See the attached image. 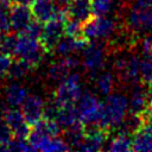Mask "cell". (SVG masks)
Returning <instances> with one entry per match:
<instances>
[{
	"label": "cell",
	"instance_id": "1",
	"mask_svg": "<svg viewBox=\"0 0 152 152\" xmlns=\"http://www.w3.org/2000/svg\"><path fill=\"white\" fill-rule=\"evenodd\" d=\"M128 97L121 93H110L102 102L100 127L106 131L118 128L128 114Z\"/></svg>",
	"mask_w": 152,
	"mask_h": 152
},
{
	"label": "cell",
	"instance_id": "2",
	"mask_svg": "<svg viewBox=\"0 0 152 152\" xmlns=\"http://www.w3.org/2000/svg\"><path fill=\"white\" fill-rule=\"evenodd\" d=\"M83 93L81 76L75 72H70L62 81L58 82V86L55 89L53 102L57 107H63L66 104H74L78 101Z\"/></svg>",
	"mask_w": 152,
	"mask_h": 152
},
{
	"label": "cell",
	"instance_id": "3",
	"mask_svg": "<svg viewBox=\"0 0 152 152\" xmlns=\"http://www.w3.org/2000/svg\"><path fill=\"white\" fill-rule=\"evenodd\" d=\"M45 52L48 51L45 50L40 39L32 38L25 34H19V37H17V43L13 52V56L15 58L23 59L34 68L42 62Z\"/></svg>",
	"mask_w": 152,
	"mask_h": 152
},
{
	"label": "cell",
	"instance_id": "4",
	"mask_svg": "<svg viewBox=\"0 0 152 152\" xmlns=\"http://www.w3.org/2000/svg\"><path fill=\"white\" fill-rule=\"evenodd\" d=\"M116 30L113 18L106 15H93L82 25V38L86 40H103L110 38Z\"/></svg>",
	"mask_w": 152,
	"mask_h": 152
},
{
	"label": "cell",
	"instance_id": "5",
	"mask_svg": "<svg viewBox=\"0 0 152 152\" xmlns=\"http://www.w3.org/2000/svg\"><path fill=\"white\" fill-rule=\"evenodd\" d=\"M61 126L53 119L42 118L36 124H33L30 128V133L27 135V141L31 145L32 150L40 151L43 145L53 137H58L61 134Z\"/></svg>",
	"mask_w": 152,
	"mask_h": 152
},
{
	"label": "cell",
	"instance_id": "6",
	"mask_svg": "<svg viewBox=\"0 0 152 152\" xmlns=\"http://www.w3.org/2000/svg\"><path fill=\"white\" fill-rule=\"evenodd\" d=\"M114 71L116 76L127 84L140 82V56L126 52L115 58Z\"/></svg>",
	"mask_w": 152,
	"mask_h": 152
},
{
	"label": "cell",
	"instance_id": "7",
	"mask_svg": "<svg viewBox=\"0 0 152 152\" xmlns=\"http://www.w3.org/2000/svg\"><path fill=\"white\" fill-rule=\"evenodd\" d=\"M80 121L83 126L99 125L102 115V102L90 91H83L76 102Z\"/></svg>",
	"mask_w": 152,
	"mask_h": 152
},
{
	"label": "cell",
	"instance_id": "8",
	"mask_svg": "<svg viewBox=\"0 0 152 152\" xmlns=\"http://www.w3.org/2000/svg\"><path fill=\"white\" fill-rule=\"evenodd\" d=\"M106 63V49L101 40H89L82 50V65L90 75H97Z\"/></svg>",
	"mask_w": 152,
	"mask_h": 152
},
{
	"label": "cell",
	"instance_id": "9",
	"mask_svg": "<svg viewBox=\"0 0 152 152\" xmlns=\"http://www.w3.org/2000/svg\"><path fill=\"white\" fill-rule=\"evenodd\" d=\"M65 19H66V12L58 10L56 15L52 19L44 23L43 32H42V36H40V42H42V44L44 45V48L48 52L53 50L56 44L63 37Z\"/></svg>",
	"mask_w": 152,
	"mask_h": 152
},
{
	"label": "cell",
	"instance_id": "10",
	"mask_svg": "<svg viewBox=\"0 0 152 152\" xmlns=\"http://www.w3.org/2000/svg\"><path fill=\"white\" fill-rule=\"evenodd\" d=\"M127 25L135 33L148 32L152 27V5L135 2L128 12Z\"/></svg>",
	"mask_w": 152,
	"mask_h": 152
},
{
	"label": "cell",
	"instance_id": "11",
	"mask_svg": "<svg viewBox=\"0 0 152 152\" xmlns=\"http://www.w3.org/2000/svg\"><path fill=\"white\" fill-rule=\"evenodd\" d=\"M83 127H84V134H83L78 150L87 151V152L104 150V144L107 140L108 131L103 129L99 125H89V126H83Z\"/></svg>",
	"mask_w": 152,
	"mask_h": 152
},
{
	"label": "cell",
	"instance_id": "12",
	"mask_svg": "<svg viewBox=\"0 0 152 152\" xmlns=\"http://www.w3.org/2000/svg\"><path fill=\"white\" fill-rule=\"evenodd\" d=\"M2 115L6 120V122L8 124V126L11 127L14 137L27 139L31 126L28 125L23 112L19 110V108L5 107L2 110Z\"/></svg>",
	"mask_w": 152,
	"mask_h": 152
},
{
	"label": "cell",
	"instance_id": "13",
	"mask_svg": "<svg viewBox=\"0 0 152 152\" xmlns=\"http://www.w3.org/2000/svg\"><path fill=\"white\" fill-rule=\"evenodd\" d=\"M33 19V14L30 6L14 4L10 6V20H11V30L15 33H21L26 26Z\"/></svg>",
	"mask_w": 152,
	"mask_h": 152
},
{
	"label": "cell",
	"instance_id": "14",
	"mask_svg": "<svg viewBox=\"0 0 152 152\" xmlns=\"http://www.w3.org/2000/svg\"><path fill=\"white\" fill-rule=\"evenodd\" d=\"M77 65H78V61L74 56L71 55L64 56L61 59L49 65L46 76L52 82H59L65 76H68L70 72H72V70L76 69Z\"/></svg>",
	"mask_w": 152,
	"mask_h": 152
},
{
	"label": "cell",
	"instance_id": "15",
	"mask_svg": "<svg viewBox=\"0 0 152 152\" xmlns=\"http://www.w3.org/2000/svg\"><path fill=\"white\" fill-rule=\"evenodd\" d=\"M146 84L139 82L133 84V89L131 91L128 99V108L129 113L133 114H141L151 103L150 95H148V87L145 88Z\"/></svg>",
	"mask_w": 152,
	"mask_h": 152
},
{
	"label": "cell",
	"instance_id": "16",
	"mask_svg": "<svg viewBox=\"0 0 152 152\" xmlns=\"http://www.w3.org/2000/svg\"><path fill=\"white\" fill-rule=\"evenodd\" d=\"M45 102L38 95H28L21 104V112L30 126L40 120L44 115Z\"/></svg>",
	"mask_w": 152,
	"mask_h": 152
},
{
	"label": "cell",
	"instance_id": "17",
	"mask_svg": "<svg viewBox=\"0 0 152 152\" xmlns=\"http://www.w3.org/2000/svg\"><path fill=\"white\" fill-rule=\"evenodd\" d=\"M88 40L83 39L82 37H71L68 34H63V37L59 39V42L53 48V51L56 55H59L61 57L72 55L75 52H78L84 49Z\"/></svg>",
	"mask_w": 152,
	"mask_h": 152
},
{
	"label": "cell",
	"instance_id": "18",
	"mask_svg": "<svg viewBox=\"0 0 152 152\" xmlns=\"http://www.w3.org/2000/svg\"><path fill=\"white\" fill-rule=\"evenodd\" d=\"M132 151H152V125L145 124L134 132L132 137Z\"/></svg>",
	"mask_w": 152,
	"mask_h": 152
},
{
	"label": "cell",
	"instance_id": "19",
	"mask_svg": "<svg viewBox=\"0 0 152 152\" xmlns=\"http://www.w3.org/2000/svg\"><path fill=\"white\" fill-rule=\"evenodd\" d=\"M66 15L84 24L94 15L91 0H72L66 10Z\"/></svg>",
	"mask_w": 152,
	"mask_h": 152
},
{
	"label": "cell",
	"instance_id": "20",
	"mask_svg": "<svg viewBox=\"0 0 152 152\" xmlns=\"http://www.w3.org/2000/svg\"><path fill=\"white\" fill-rule=\"evenodd\" d=\"M30 7L33 18L42 23H46L52 19L58 11L55 0H34Z\"/></svg>",
	"mask_w": 152,
	"mask_h": 152
},
{
	"label": "cell",
	"instance_id": "21",
	"mask_svg": "<svg viewBox=\"0 0 152 152\" xmlns=\"http://www.w3.org/2000/svg\"><path fill=\"white\" fill-rule=\"evenodd\" d=\"M27 96H28L27 89L18 82H13V83L8 84L4 93V97H5L7 106L14 107V108L21 107V104L24 103V101L26 100Z\"/></svg>",
	"mask_w": 152,
	"mask_h": 152
},
{
	"label": "cell",
	"instance_id": "22",
	"mask_svg": "<svg viewBox=\"0 0 152 152\" xmlns=\"http://www.w3.org/2000/svg\"><path fill=\"white\" fill-rule=\"evenodd\" d=\"M55 120L57 121V124L61 126L62 129H68L77 124H80L81 121H80L76 103L58 107V112H57Z\"/></svg>",
	"mask_w": 152,
	"mask_h": 152
},
{
	"label": "cell",
	"instance_id": "23",
	"mask_svg": "<svg viewBox=\"0 0 152 152\" xmlns=\"http://www.w3.org/2000/svg\"><path fill=\"white\" fill-rule=\"evenodd\" d=\"M140 82L146 86L152 82V48L146 39L140 53Z\"/></svg>",
	"mask_w": 152,
	"mask_h": 152
},
{
	"label": "cell",
	"instance_id": "24",
	"mask_svg": "<svg viewBox=\"0 0 152 152\" xmlns=\"http://www.w3.org/2000/svg\"><path fill=\"white\" fill-rule=\"evenodd\" d=\"M104 150L113 151V152L132 151V135L122 132H118V134L108 142Z\"/></svg>",
	"mask_w": 152,
	"mask_h": 152
},
{
	"label": "cell",
	"instance_id": "25",
	"mask_svg": "<svg viewBox=\"0 0 152 152\" xmlns=\"http://www.w3.org/2000/svg\"><path fill=\"white\" fill-rule=\"evenodd\" d=\"M95 87L99 94L101 95H109L114 88V74L112 71L104 70L100 71L95 80Z\"/></svg>",
	"mask_w": 152,
	"mask_h": 152
},
{
	"label": "cell",
	"instance_id": "26",
	"mask_svg": "<svg viewBox=\"0 0 152 152\" xmlns=\"http://www.w3.org/2000/svg\"><path fill=\"white\" fill-rule=\"evenodd\" d=\"M32 68L33 66L30 63H27V62H25L23 59L15 58V61L12 62V65L10 68L7 77H10L12 80H15V81L21 80L32 70Z\"/></svg>",
	"mask_w": 152,
	"mask_h": 152
},
{
	"label": "cell",
	"instance_id": "27",
	"mask_svg": "<svg viewBox=\"0 0 152 152\" xmlns=\"http://www.w3.org/2000/svg\"><path fill=\"white\" fill-rule=\"evenodd\" d=\"M70 150L69 145L66 144V141L64 140V138H59L58 137H53L50 138L42 147L40 151L44 152H53V151H68Z\"/></svg>",
	"mask_w": 152,
	"mask_h": 152
},
{
	"label": "cell",
	"instance_id": "28",
	"mask_svg": "<svg viewBox=\"0 0 152 152\" xmlns=\"http://www.w3.org/2000/svg\"><path fill=\"white\" fill-rule=\"evenodd\" d=\"M31 150L32 147L28 144L27 139L17 138V137H13L10 142L0 147V151H31Z\"/></svg>",
	"mask_w": 152,
	"mask_h": 152
},
{
	"label": "cell",
	"instance_id": "29",
	"mask_svg": "<svg viewBox=\"0 0 152 152\" xmlns=\"http://www.w3.org/2000/svg\"><path fill=\"white\" fill-rule=\"evenodd\" d=\"M82 25L80 21L69 18L66 15L65 23H64V34L71 36V37H82Z\"/></svg>",
	"mask_w": 152,
	"mask_h": 152
},
{
	"label": "cell",
	"instance_id": "30",
	"mask_svg": "<svg viewBox=\"0 0 152 152\" xmlns=\"http://www.w3.org/2000/svg\"><path fill=\"white\" fill-rule=\"evenodd\" d=\"M94 15H106L113 7L114 0H91Z\"/></svg>",
	"mask_w": 152,
	"mask_h": 152
},
{
	"label": "cell",
	"instance_id": "31",
	"mask_svg": "<svg viewBox=\"0 0 152 152\" xmlns=\"http://www.w3.org/2000/svg\"><path fill=\"white\" fill-rule=\"evenodd\" d=\"M43 23L37 20V19H32L31 23L26 26V28L19 33V34H25V36H28V37H32V38H37V39H40V36H42V32H43Z\"/></svg>",
	"mask_w": 152,
	"mask_h": 152
},
{
	"label": "cell",
	"instance_id": "32",
	"mask_svg": "<svg viewBox=\"0 0 152 152\" xmlns=\"http://www.w3.org/2000/svg\"><path fill=\"white\" fill-rule=\"evenodd\" d=\"M10 31H11L10 6L0 2V33H7Z\"/></svg>",
	"mask_w": 152,
	"mask_h": 152
},
{
	"label": "cell",
	"instance_id": "33",
	"mask_svg": "<svg viewBox=\"0 0 152 152\" xmlns=\"http://www.w3.org/2000/svg\"><path fill=\"white\" fill-rule=\"evenodd\" d=\"M13 137H14L13 132H12L11 127L8 126V124L6 122L4 115H0V147L5 146L7 142H10Z\"/></svg>",
	"mask_w": 152,
	"mask_h": 152
},
{
	"label": "cell",
	"instance_id": "34",
	"mask_svg": "<svg viewBox=\"0 0 152 152\" xmlns=\"http://www.w3.org/2000/svg\"><path fill=\"white\" fill-rule=\"evenodd\" d=\"M11 57L12 56L0 51V81L4 80L5 77H7V75H8L10 68L13 62V59Z\"/></svg>",
	"mask_w": 152,
	"mask_h": 152
},
{
	"label": "cell",
	"instance_id": "35",
	"mask_svg": "<svg viewBox=\"0 0 152 152\" xmlns=\"http://www.w3.org/2000/svg\"><path fill=\"white\" fill-rule=\"evenodd\" d=\"M71 1L72 0H55V4H56V6H57L58 10L66 12V10H68L69 5L71 4Z\"/></svg>",
	"mask_w": 152,
	"mask_h": 152
},
{
	"label": "cell",
	"instance_id": "36",
	"mask_svg": "<svg viewBox=\"0 0 152 152\" xmlns=\"http://www.w3.org/2000/svg\"><path fill=\"white\" fill-rule=\"evenodd\" d=\"M33 1H34V0H14V2L21 4V5H26V6H31Z\"/></svg>",
	"mask_w": 152,
	"mask_h": 152
},
{
	"label": "cell",
	"instance_id": "37",
	"mask_svg": "<svg viewBox=\"0 0 152 152\" xmlns=\"http://www.w3.org/2000/svg\"><path fill=\"white\" fill-rule=\"evenodd\" d=\"M146 40H147V43L150 44V46L152 48V27L148 30V34H147V37H146Z\"/></svg>",
	"mask_w": 152,
	"mask_h": 152
},
{
	"label": "cell",
	"instance_id": "38",
	"mask_svg": "<svg viewBox=\"0 0 152 152\" xmlns=\"http://www.w3.org/2000/svg\"><path fill=\"white\" fill-rule=\"evenodd\" d=\"M13 1H14V0H0L1 4H5V5H7V6H11Z\"/></svg>",
	"mask_w": 152,
	"mask_h": 152
}]
</instances>
